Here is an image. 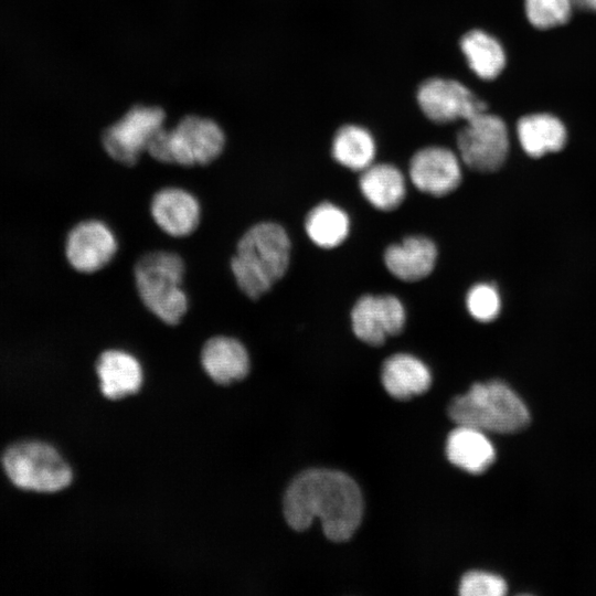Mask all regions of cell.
Here are the masks:
<instances>
[{
	"label": "cell",
	"instance_id": "1",
	"mask_svg": "<svg viewBox=\"0 0 596 596\" xmlns=\"http://www.w3.org/2000/svg\"><path fill=\"white\" fill-rule=\"evenodd\" d=\"M283 510L294 530L304 531L318 518L329 540L343 542L351 539L361 523L363 498L359 486L344 472L313 468L290 482Z\"/></svg>",
	"mask_w": 596,
	"mask_h": 596
},
{
	"label": "cell",
	"instance_id": "2",
	"mask_svg": "<svg viewBox=\"0 0 596 596\" xmlns=\"http://www.w3.org/2000/svg\"><path fill=\"white\" fill-rule=\"evenodd\" d=\"M290 251V238L281 225L260 222L249 227L230 262L243 294L253 300L266 294L286 274Z\"/></svg>",
	"mask_w": 596,
	"mask_h": 596
},
{
	"label": "cell",
	"instance_id": "3",
	"mask_svg": "<svg viewBox=\"0 0 596 596\" xmlns=\"http://www.w3.org/2000/svg\"><path fill=\"white\" fill-rule=\"evenodd\" d=\"M448 416L456 425L497 434L518 433L531 421L521 397L500 380L471 385L450 402Z\"/></svg>",
	"mask_w": 596,
	"mask_h": 596
},
{
	"label": "cell",
	"instance_id": "4",
	"mask_svg": "<svg viewBox=\"0 0 596 596\" xmlns=\"http://www.w3.org/2000/svg\"><path fill=\"white\" fill-rule=\"evenodd\" d=\"M226 145V132L214 118L185 114L155 135L146 155L159 163L205 167L224 153Z\"/></svg>",
	"mask_w": 596,
	"mask_h": 596
},
{
	"label": "cell",
	"instance_id": "5",
	"mask_svg": "<svg viewBox=\"0 0 596 596\" xmlns=\"http://www.w3.org/2000/svg\"><path fill=\"white\" fill-rule=\"evenodd\" d=\"M0 465L7 480L24 492L53 494L73 482L71 466L44 438L26 437L12 441L2 450Z\"/></svg>",
	"mask_w": 596,
	"mask_h": 596
},
{
	"label": "cell",
	"instance_id": "6",
	"mask_svg": "<svg viewBox=\"0 0 596 596\" xmlns=\"http://www.w3.org/2000/svg\"><path fill=\"white\" fill-rule=\"evenodd\" d=\"M185 266L173 252L143 254L134 267L138 295L143 305L160 320L177 324L188 310V298L181 289Z\"/></svg>",
	"mask_w": 596,
	"mask_h": 596
},
{
	"label": "cell",
	"instance_id": "7",
	"mask_svg": "<svg viewBox=\"0 0 596 596\" xmlns=\"http://www.w3.org/2000/svg\"><path fill=\"white\" fill-rule=\"evenodd\" d=\"M167 113L159 105L136 103L103 128L100 145L109 159L125 167L136 166L155 137L166 126Z\"/></svg>",
	"mask_w": 596,
	"mask_h": 596
},
{
	"label": "cell",
	"instance_id": "8",
	"mask_svg": "<svg viewBox=\"0 0 596 596\" xmlns=\"http://www.w3.org/2000/svg\"><path fill=\"white\" fill-rule=\"evenodd\" d=\"M456 141L460 160L478 172L498 170L504 163L509 151V135L504 121L487 110L465 120Z\"/></svg>",
	"mask_w": 596,
	"mask_h": 596
},
{
	"label": "cell",
	"instance_id": "9",
	"mask_svg": "<svg viewBox=\"0 0 596 596\" xmlns=\"http://www.w3.org/2000/svg\"><path fill=\"white\" fill-rule=\"evenodd\" d=\"M424 115L434 123L467 120L486 111L485 102L456 79L433 77L423 82L416 94Z\"/></svg>",
	"mask_w": 596,
	"mask_h": 596
},
{
	"label": "cell",
	"instance_id": "10",
	"mask_svg": "<svg viewBox=\"0 0 596 596\" xmlns=\"http://www.w3.org/2000/svg\"><path fill=\"white\" fill-rule=\"evenodd\" d=\"M406 311L393 295H363L351 310V326L358 339L377 347L402 332Z\"/></svg>",
	"mask_w": 596,
	"mask_h": 596
},
{
	"label": "cell",
	"instance_id": "11",
	"mask_svg": "<svg viewBox=\"0 0 596 596\" xmlns=\"http://www.w3.org/2000/svg\"><path fill=\"white\" fill-rule=\"evenodd\" d=\"M460 158L450 149L428 146L414 153L409 161V178L421 192L444 196L454 192L462 179Z\"/></svg>",
	"mask_w": 596,
	"mask_h": 596
},
{
	"label": "cell",
	"instance_id": "12",
	"mask_svg": "<svg viewBox=\"0 0 596 596\" xmlns=\"http://www.w3.org/2000/svg\"><path fill=\"white\" fill-rule=\"evenodd\" d=\"M118 248L111 230L102 221L86 220L71 228L65 241V256L77 272L94 273L105 267Z\"/></svg>",
	"mask_w": 596,
	"mask_h": 596
},
{
	"label": "cell",
	"instance_id": "13",
	"mask_svg": "<svg viewBox=\"0 0 596 596\" xmlns=\"http://www.w3.org/2000/svg\"><path fill=\"white\" fill-rule=\"evenodd\" d=\"M150 212L156 224L171 236H187L200 223L201 207L198 200L179 188H163L155 193Z\"/></svg>",
	"mask_w": 596,
	"mask_h": 596
},
{
	"label": "cell",
	"instance_id": "14",
	"mask_svg": "<svg viewBox=\"0 0 596 596\" xmlns=\"http://www.w3.org/2000/svg\"><path fill=\"white\" fill-rule=\"evenodd\" d=\"M437 256V247L430 238L413 235L390 245L384 252V263L393 276L413 283L434 270Z\"/></svg>",
	"mask_w": 596,
	"mask_h": 596
},
{
	"label": "cell",
	"instance_id": "15",
	"mask_svg": "<svg viewBox=\"0 0 596 596\" xmlns=\"http://www.w3.org/2000/svg\"><path fill=\"white\" fill-rule=\"evenodd\" d=\"M201 363L207 375L219 384L244 379L249 371V356L245 347L231 337L209 339L201 351Z\"/></svg>",
	"mask_w": 596,
	"mask_h": 596
},
{
	"label": "cell",
	"instance_id": "16",
	"mask_svg": "<svg viewBox=\"0 0 596 596\" xmlns=\"http://www.w3.org/2000/svg\"><path fill=\"white\" fill-rule=\"evenodd\" d=\"M381 380L392 397L408 400L429 389L432 374L418 358L408 353H396L384 361Z\"/></svg>",
	"mask_w": 596,
	"mask_h": 596
},
{
	"label": "cell",
	"instance_id": "17",
	"mask_svg": "<svg viewBox=\"0 0 596 596\" xmlns=\"http://www.w3.org/2000/svg\"><path fill=\"white\" fill-rule=\"evenodd\" d=\"M446 455L456 467L469 473H482L493 464L496 449L485 432L457 425L447 437Z\"/></svg>",
	"mask_w": 596,
	"mask_h": 596
},
{
	"label": "cell",
	"instance_id": "18",
	"mask_svg": "<svg viewBox=\"0 0 596 596\" xmlns=\"http://www.w3.org/2000/svg\"><path fill=\"white\" fill-rule=\"evenodd\" d=\"M96 372L102 393L111 400L136 393L142 383L138 360L120 350L104 351L96 362Z\"/></svg>",
	"mask_w": 596,
	"mask_h": 596
},
{
	"label": "cell",
	"instance_id": "19",
	"mask_svg": "<svg viewBox=\"0 0 596 596\" xmlns=\"http://www.w3.org/2000/svg\"><path fill=\"white\" fill-rule=\"evenodd\" d=\"M359 187L365 200L382 211L398 207L406 195L405 178L391 163H372L361 171Z\"/></svg>",
	"mask_w": 596,
	"mask_h": 596
},
{
	"label": "cell",
	"instance_id": "20",
	"mask_svg": "<svg viewBox=\"0 0 596 596\" xmlns=\"http://www.w3.org/2000/svg\"><path fill=\"white\" fill-rule=\"evenodd\" d=\"M517 130L522 149L533 158L558 151L566 142L564 125L549 114H532L520 118Z\"/></svg>",
	"mask_w": 596,
	"mask_h": 596
},
{
	"label": "cell",
	"instance_id": "21",
	"mask_svg": "<svg viewBox=\"0 0 596 596\" xmlns=\"http://www.w3.org/2000/svg\"><path fill=\"white\" fill-rule=\"evenodd\" d=\"M460 50L471 71L486 81L499 76L505 66V53L499 41L483 30H470L460 39Z\"/></svg>",
	"mask_w": 596,
	"mask_h": 596
},
{
	"label": "cell",
	"instance_id": "22",
	"mask_svg": "<svg viewBox=\"0 0 596 596\" xmlns=\"http://www.w3.org/2000/svg\"><path fill=\"white\" fill-rule=\"evenodd\" d=\"M375 153V140L362 126L344 125L333 137L331 155L339 164L350 170L363 171L373 163Z\"/></svg>",
	"mask_w": 596,
	"mask_h": 596
},
{
	"label": "cell",
	"instance_id": "23",
	"mask_svg": "<svg viewBox=\"0 0 596 596\" xmlns=\"http://www.w3.org/2000/svg\"><path fill=\"white\" fill-rule=\"evenodd\" d=\"M305 230L317 246L333 248L347 240L350 232V219L338 205L322 202L307 214Z\"/></svg>",
	"mask_w": 596,
	"mask_h": 596
},
{
	"label": "cell",
	"instance_id": "24",
	"mask_svg": "<svg viewBox=\"0 0 596 596\" xmlns=\"http://www.w3.org/2000/svg\"><path fill=\"white\" fill-rule=\"evenodd\" d=\"M530 23L538 29H551L566 23L572 14L571 0H525Z\"/></svg>",
	"mask_w": 596,
	"mask_h": 596
},
{
	"label": "cell",
	"instance_id": "25",
	"mask_svg": "<svg viewBox=\"0 0 596 596\" xmlns=\"http://www.w3.org/2000/svg\"><path fill=\"white\" fill-rule=\"evenodd\" d=\"M469 315L479 322L494 320L501 309V298L496 286L488 283L473 285L466 296Z\"/></svg>",
	"mask_w": 596,
	"mask_h": 596
},
{
	"label": "cell",
	"instance_id": "26",
	"mask_svg": "<svg viewBox=\"0 0 596 596\" xmlns=\"http://www.w3.org/2000/svg\"><path fill=\"white\" fill-rule=\"evenodd\" d=\"M505 581L493 573L470 571L459 583V594L462 596H503L507 593Z\"/></svg>",
	"mask_w": 596,
	"mask_h": 596
},
{
	"label": "cell",
	"instance_id": "27",
	"mask_svg": "<svg viewBox=\"0 0 596 596\" xmlns=\"http://www.w3.org/2000/svg\"><path fill=\"white\" fill-rule=\"evenodd\" d=\"M573 7L596 12V0H571Z\"/></svg>",
	"mask_w": 596,
	"mask_h": 596
}]
</instances>
